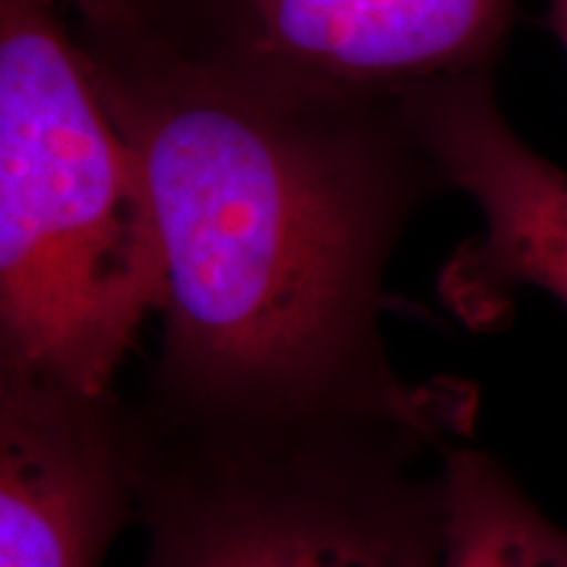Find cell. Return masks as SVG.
Segmentation results:
<instances>
[{"label":"cell","mask_w":567,"mask_h":567,"mask_svg":"<svg viewBox=\"0 0 567 567\" xmlns=\"http://www.w3.org/2000/svg\"><path fill=\"white\" fill-rule=\"evenodd\" d=\"M137 153L166 297L161 405L195 415L413 410L439 386L389 365L384 276L444 187L400 103L279 95L80 38Z\"/></svg>","instance_id":"6da1fadb"},{"label":"cell","mask_w":567,"mask_h":567,"mask_svg":"<svg viewBox=\"0 0 567 567\" xmlns=\"http://www.w3.org/2000/svg\"><path fill=\"white\" fill-rule=\"evenodd\" d=\"M163 297L145 172L59 0H0V373L111 396Z\"/></svg>","instance_id":"7a4b0ae2"},{"label":"cell","mask_w":567,"mask_h":567,"mask_svg":"<svg viewBox=\"0 0 567 567\" xmlns=\"http://www.w3.org/2000/svg\"><path fill=\"white\" fill-rule=\"evenodd\" d=\"M471 396L446 384L413 410L126 415L145 567H436L444 465L421 463L465 434Z\"/></svg>","instance_id":"3957f363"},{"label":"cell","mask_w":567,"mask_h":567,"mask_svg":"<svg viewBox=\"0 0 567 567\" xmlns=\"http://www.w3.org/2000/svg\"><path fill=\"white\" fill-rule=\"evenodd\" d=\"M515 11L517 0H132L126 30L105 42L279 95L402 103L494 71Z\"/></svg>","instance_id":"277c9868"},{"label":"cell","mask_w":567,"mask_h":567,"mask_svg":"<svg viewBox=\"0 0 567 567\" xmlns=\"http://www.w3.org/2000/svg\"><path fill=\"white\" fill-rule=\"evenodd\" d=\"M400 109L444 187L471 197L484 221L439 279L450 310L488 329L513 310L520 289L567 308V172L509 126L494 71L431 82Z\"/></svg>","instance_id":"5b68a950"},{"label":"cell","mask_w":567,"mask_h":567,"mask_svg":"<svg viewBox=\"0 0 567 567\" xmlns=\"http://www.w3.org/2000/svg\"><path fill=\"white\" fill-rule=\"evenodd\" d=\"M134 496L126 415L0 373V567H101Z\"/></svg>","instance_id":"8992f818"},{"label":"cell","mask_w":567,"mask_h":567,"mask_svg":"<svg viewBox=\"0 0 567 567\" xmlns=\"http://www.w3.org/2000/svg\"><path fill=\"white\" fill-rule=\"evenodd\" d=\"M444 544L436 567H567V530L471 446L444 452Z\"/></svg>","instance_id":"52a82bcc"},{"label":"cell","mask_w":567,"mask_h":567,"mask_svg":"<svg viewBox=\"0 0 567 567\" xmlns=\"http://www.w3.org/2000/svg\"><path fill=\"white\" fill-rule=\"evenodd\" d=\"M76 13L82 38L109 40L118 38L130 24L132 0H59Z\"/></svg>","instance_id":"ba28073f"},{"label":"cell","mask_w":567,"mask_h":567,"mask_svg":"<svg viewBox=\"0 0 567 567\" xmlns=\"http://www.w3.org/2000/svg\"><path fill=\"white\" fill-rule=\"evenodd\" d=\"M547 24L551 27V32L557 34V40L563 42L567 53V0H549Z\"/></svg>","instance_id":"9c48e42d"}]
</instances>
